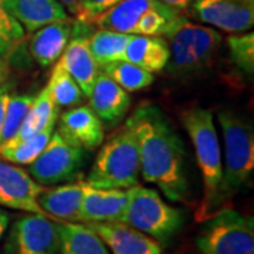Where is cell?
<instances>
[{
    "instance_id": "f1b7e54d",
    "label": "cell",
    "mask_w": 254,
    "mask_h": 254,
    "mask_svg": "<svg viewBox=\"0 0 254 254\" xmlns=\"http://www.w3.org/2000/svg\"><path fill=\"white\" fill-rule=\"evenodd\" d=\"M24 38L26 30L0 0V57L7 61L21 47Z\"/></svg>"
},
{
    "instance_id": "d4e9b609",
    "label": "cell",
    "mask_w": 254,
    "mask_h": 254,
    "mask_svg": "<svg viewBox=\"0 0 254 254\" xmlns=\"http://www.w3.org/2000/svg\"><path fill=\"white\" fill-rule=\"evenodd\" d=\"M51 99L54 100L55 106L60 108H75L83 103L85 95L79 88V85L71 76L60 60L53 65V72L50 75V81L47 85Z\"/></svg>"
},
{
    "instance_id": "44dd1931",
    "label": "cell",
    "mask_w": 254,
    "mask_h": 254,
    "mask_svg": "<svg viewBox=\"0 0 254 254\" xmlns=\"http://www.w3.org/2000/svg\"><path fill=\"white\" fill-rule=\"evenodd\" d=\"M168 57V44L158 36H130L125 51V61L151 73L163 71Z\"/></svg>"
},
{
    "instance_id": "1f68e13d",
    "label": "cell",
    "mask_w": 254,
    "mask_h": 254,
    "mask_svg": "<svg viewBox=\"0 0 254 254\" xmlns=\"http://www.w3.org/2000/svg\"><path fill=\"white\" fill-rule=\"evenodd\" d=\"M11 93H13V85L11 83L4 82L0 85V144H1V131H3V125H4L6 108H7V102H9Z\"/></svg>"
},
{
    "instance_id": "5b68a950",
    "label": "cell",
    "mask_w": 254,
    "mask_h": 254,
    "mask_svg": "<svg viewBox=\"0 0 254 254\" xmlns=\"http://www.w3.org/2000/svg\"><path fill=\"white\" fill-rule=\"evenodd\" d=\"M140 181V155L134 131L125 125L102 143L86 184L105 190H130Z\"/></svg>"
},
{
    "instance_id": "9c48e42d",
    "label": "cell",
    "mask_w": 254,
    "mask_h": 254,
    "mask_svg": "<svg viewBox=\"0 0 254 254\" xmlns=\"http://www.w3.org/2000/svg\"><path fill=\"white\" fill-rule=\"evenodd\" d=\"M85 164V150L68 143L58 131L53 133L43 153L28 165V174L40 185L73 181Z\"/></svg>"
},
{
    "instance_id": "ffe728a7",
    "label": "cell",
    "mask_w": 254,
    "mask_h": 254,
    "mask_svg": "<svg viewBox=\"0 0 254 254\" xmlns=\"http://www.w3.org/2000/svg\"><path fill=\"white\" fill-rule=\"evenodd\" d=\"M3 3L28 34L50 23L69 18L57 0H3Z\"/></svg>"
},
{
    "instance_id": "836d02e7",
    "label": "cell",
    "mask_w": 254,
    "mask_h": 254,
    "mask_svg": "<svg viewBox=\"0 0 254 254\" xmlns=\"http://www.w3.org/2000/svg\"><path fill=\"white\" fill-rule=\"evenodd\" d=\"M57 1H58L66 11H69L72 16H76L81 0H57Z\"/></svg>"
},
{
    "instance_id": "d590c367",
    "label": "cell",
    "mask_w": 254,
    "mask_h": 254,
    "mask_svg": "<svg viewBox=\"0 0 254 254\" xmlns=\"http://www.w3.org/2000/svg\"><path fill=\"white\" fill-rule=\"evenodd\" d=\"M9 75H10V69H9V65H7V61H6L4 58H1V57H0V85H1V83H4V82H7V79H9Z\"/></svg>"
},
{
    "instance_id": "30bf717a",
    "label": "cell",
    "mask_w": 254,
    "mask_h": 254,
    "mask_svg": "<svg viewBox=\"0 0 254 254\" xmlns=\"http://www.w3.org/2000/svg\"><path fill=\"white\" fill-rule=\"evenodd\" d=\"M60 222L46 215L18 216L9 230L3 254H58Z\"/></svg>"
},
{
    "instance_id": "3957f363",
    "label": "cell",
    "mask_w": 254,
    "mask_h": 254,
    "mask_svg": "<svg viewBox=\"0 0 254 254\" xmlns=\"http://www.w3.org/2000/svg\"><path fill=\"white\" fill-rule=\"evenodd\" d=\"M164 38L170 51L165 68L174 78H190L206 69L223 40L216 28L192 23L185 16L177 18Z\"/></svg>"
},
{
    "instance_id": "52a82bcc",
    "label": "cell",
    "mask_w": 254,
    "mask_h": 254,
    "mask_svg": "<svg viewBox=\"0 0 254 254\" xmlns=\"http://www.w3.org/2000/svg\"><path fill=\"white\" fill-rule=\"evenodd\" d=\"M120 222L163 246L184 226L185 215L180 208L165 202L155 190L136 185L128 190V203Z\"/></svg>"
},
{
    "instance_id": "7a4b0ae2",
    "label": "cell",
    "mask_w": 254,
    "mask_h": 254,
    "mask_svg": "<svg viewBox=\"0 0 254 254\" xmlns=\"http://www.w3.org/2000/svg\"><path fill=\"white\" fill-rule=\"evenodd\" d=\"M182 125L188 133L203 184V198L196 218L205 220L222 209L220 187L223 178V160L219 143L218 130L212 110L192 106L182 113Z\"/></svg>"
},
{
    "instance_id": "f546056e",
    "label": "cell",
    "mask_w": 254,
    "mask_h": 254,
    "mask_svg": "<svg viewBox=\"0 0 254 254\" xmlns=\"http://www.w3.org/2000/svg\"><path fill=\"white\" fill-rule=\"evenodd\" d=\"M227 48L233 64L246 75L254 73V34L246 31L227 37Z\"/></svg>"
},
{
    "instance_id": "4316f807",
    "label": "cell",
    "mask_w": 254,
    "mask_h": 254,
    "mask_svg": "<svg viewBox=\"0 0 254 254\" xmlns=\"http://www.w3.org/2000/svg\"><path fill=\"white\" fill-rule=\"evenodd\" d=\"M100 71L116 82L126 92H138L148 88L154 82V73L147 72L127 61H118L105 65Z\"/></svg>"
},
{
    "instance_id": "603a6c76",
    "label": "cell",
    "mask_w": 254,
    "mask_h": 254,
    "mask_svg": "<svg viewBox=\"0 0 254 254\" xmlns=\"http://www.w3.org/2000/svg\"><path fill=\"white\" fill-rule=\"evenodd\" d=\"M58 108L55 106L54 100L51 99V95L48 88L44 86L36 95V98L31 103V108L28 110L27 116L24 119L23 125L18 130L17 136L10 141H21L28 137H33L43 131L47 127L55 126L58 122Z\"/></svg>"
},
{
    "instance_id": "8fae6325",
    "label": "cell",
    "mask_w": 254,
    "mask_h": 254,
    "mask_svg": "<svg viewBox=\"0 0 254 254\" xmlns=\"http://www.w3.org/2000/svg\"><path fill=\"white\" fill-rule=\"evenodd\" d=\"M190 17L229 34L246 33L254 24V0H193Z\"/></svg>"
},
{
    "instance_id": "d6986e66",
    "label": "cell",
    "mask_w": 254,
    "mask_h": 254,
    "mask_svg": "<svg viewBox=\"0 0 254 254\" xmlns=\"http://www.w3.org/2000/svg\"><path fill=\"white\" fill-rule=\"evenodd\" d=\"M83 181L66 182L54 188H43L37 202L44 215L57 222L81 223Z\"/></svg>"
},
{
    "instance_id": "cb8c5ba5",
    "label": "cell",
    "mask_w": 254,
    "mask_h": 254,
    "mask_svg": "<svg viewBox=\"0 0 254 254\" xmlns=\"http://www.w3.org/2000/svg\"><path fill=\"white\" fill-rule=\"evenodd\" d=\"M128 34L98 28L89 36V48L99 68L118 61H125Z\"/></svg>"
},
{
    "instance_id": "5bb4252c",
    "label": "cell",
    "mask_w": 254,
    "mask_h": 254,
    "mask_svg": "<svg viewBox=\"0 0 254 254\" xmlns=\"http://www.w3.org/2000/svg\"><path fill=\"white\" fill-rule=\"evenodd\" d=\"M58 133L71 144L85 151L99 148L105 141V128L91 106L79 105L58 116Z\"/></svg>"
},
{
    "instance_id": "4fadbf2b",
    "label": "cell",
    "mask_w": 254,
    "mask_h": 254,
    "mask_svg": "<svg viewBox=\"0 0 254 254\" xmlns=\"http://www.w3.org/2000/svg\"><path fill=\"white\" fill-rule=\"evenodd\" d=\"M86 24L83 21H75L71 40L60 58L64 68L71 73L73 79L79 85L83 95L88 98L91 93L93 82L99 75L100 68L96 64L89 48V36L86 33Z\"/></svg>"
},
{
    "instance_id": "484cf974",
    "label": "cell",
    "mask_w": 254,
    "mask_h": 254,
    "mask_svg": "<svg viewBox=\"0 0 254 254\" xmlns=\"http://www.w3.org/2000/svg\"><path fill=\"white\" fill-rule=\"evenodd\" d=\"M55 126L47 127L43 131L21 141H9L0 145V158L18 165H30L37 160L48 144Z\"/></svg>"
},
{
    "instance_id": "7c38bea8",
    "label": "cell",
    "mask_w": 254,
    "mask_h": 254,
    "mask_svg": "<svg viewBox=\"0 0 254 254\" xmlns=\"http://www.w3.org/2000/svg\"><path fill=\"white\" fill-rule=\"evenodd\" d=\"M43 188L20 165L0 158V206L44 215L37 202Z\"/></svg>"
},
{
    "instance_id": "e575fe53",
    "label": "cell",
    "mask_w": 254,
    "mask_h": 254,
    "mask_svg": "<svg viewBox=\"0 0 254 254\" xmlns=\"http://www.w3.org/2000/svg\"><path fill=\"white\" fill-rule=\"evenodd\" d=\"M160 1L171 6V7L177 9L178 11H184V10H187L190 7V4L193 0H160Z\"/></svg>"
},
{
    "instance_id": "4dcf8cb0",
    "label": "cell",
    "mask_w": 254,
    "mask_h": 254,
    "mask_svg": "<svg viewBox=\"0 0 254 254\" xmlns=\"http://www.w3.org/2000/svg\"><path fill=\"white\" fill-rule=\"evenodd\" d=\"M119 1L122 0H81L75 17L78 21L91 24L95 18L99 17L100 14L112 9L113 6H116Z\"/></svg>"
},
{
    "instance_id": "2e32d148",
    "label": "cell",
    "mask_w": 254,
    "mask_h": 254,
    "mask_svg": "<svg viewBox=\"0 0 254 254\" xmlns=\"http://www.w3.org/2000/svg\"><path fill=\"white\" fill-rule=\"evenodd\" d=\"M128 203V190L96 188L83 181L81 223L120 222Z\"/></svg>"
},
{
    "instance_id": "9a60e30c",
    "label": "cell",
    "mask_w": 254,
    "mask_h": 254,
    "mask_svg": "<svg viewBox=\"0 0 254 254\" xmlns=\"http://www.w3.org/2000/svg\"><path fill=\"white\" fill-rule=\"evenodd\" d=\"M102 239L112 254H163L157 240L122 222L85 223Z\"/></svg>"
},
{
    "instance_id": "277c9868",
    "label": "cell",
    "mask_w": 254,
    "mask_h": 254,
    "mask_svg": "<svg viewBox=\"0 0 254 254\" xmlns=\"http://www.w3.org/2000/svg\"><path fill=\"white\" fill-rule=\"evenodd\" d=\"M225 161L220 187L222 209L229 199L245 188L254 171V128L249 119L232 110H219Z\"/></svg>"
},
{
    "instance_id": "83f0119b",
    "label": "cell",
    "mask_w": 254,
    "mask_h": 254,
    "mask_svg": "<svg viewBox=\"0 0 254 254\" xmlns=\"http://www.w3.org/2000/svg\"><path fill=\"white\" fill-rule=\"evenodd\" d=\"M34 98L36 95H30V93H11L10 95L6 115H4L3 131H1V144L9 143L10 140H13L17 136L18 130L27 116Z\"/></svg>"
},
{
    "instance_id": "7402d4cb",
    "label": "cell",
    "mask_w": 254,
    "mask_h": 254,
    "mask_svg": "<svg viewBox=\"0 0 254 254\" xmlns=\"http://www.w3.org/2000/svg\"><path fill=\"white\" fill-rule=\"evenodd\" d=\"M58 254H110L108 247L85 223L60 222Z\"/></svg>"
},
{
    "instance_id": "ba28073f",
    "label": "cell",
    "mask_w": 254,
    "mask_h": 254,
    "mask_svg": "<svg viewBox=\"0 0 254 254\" xmlns=\"http://www.w3.org/2000/svg\"><path fill=\"white\" fill-rule=\"evenodd\" d=\"M202 222L195 239L199 254H254L252 216L223 208Z\"/></svg>"
},
{
    "instance_id": "d6a6232c",
    "label": "cell",
    "mask_w": 254,
    "mask_h": 254,
    "mask_svg": "<svg viewBox=\"0 0 254 254\" xmlns=\"http://www.w3.org/2000/svg\"><path fill=\"white\" fill-rule=\"evenodd\" d=\"M10 225V215L9 212H6L4 209L0 208V240L3 239L4 233L7 232Z\"/></svg>"
},
{
    "instance_id": "8992f818",
    "label": "cell",
    "mask_w": 254,
    "mask_h": 254,
    "mask_svg": "<svg viewBox=\"0 0 254 254\" xmlns=\"http://www.w3.org/2000/svg\"><path fill=\"white\" fill-rule=\"evenodd\" d=\"M180 16L181 11L160 0H122L92 24L128 36L164 37Z\"/></svg>"
},
{
    "instance_id": "6da1fadb",
    "label": "cell",
    "mask_w": 254,
    "mask_h": 254,
    "mask_svg": "<svg viewBox=\"0 0 254 254\" xmlns=\"http://www.w3.org/2000/svg\"><path fill=\"white\" fill-rule=\"evenodd\" d=\"M136 134L140 155V177L173 202L190 203L187 151L182 138L153 103H141L126 120Z\"/></svg>"
},
{
    "instance_id": "ac0fdd59",
    "label": "cell",
    "mask_w": 254,
    "mask_h": 254,
    "mask_svg": "<svg viewBox=\"0 0 254 254\" xmlns=\"http://www.w3.org/2000/svg\"><path fill=\"white\" fill-rule=\"evenodd\" d=\"M73 21L71 17L50 23L30 34L28 51L41 68L53 66L64 54L72 36Z\"/></svg>"
},
{
    "instance_id": "e0dca14e",
    "label": "cell",
    "mask_w": 254,
    "mask_h": 254,
    "mask_svg": "<svg viewBox=\"0 0 254 254\" xmlns=\"http://www.w3.org/2000/svg\"><path fill=\"white\" fill-rule=\"evenodd\" d=\"M88 99L91 109L100 119V122L110 127L119 125L131 106L128 92L122 89L102 71L93 82Z\"/></svg>"
}]
</instances>
